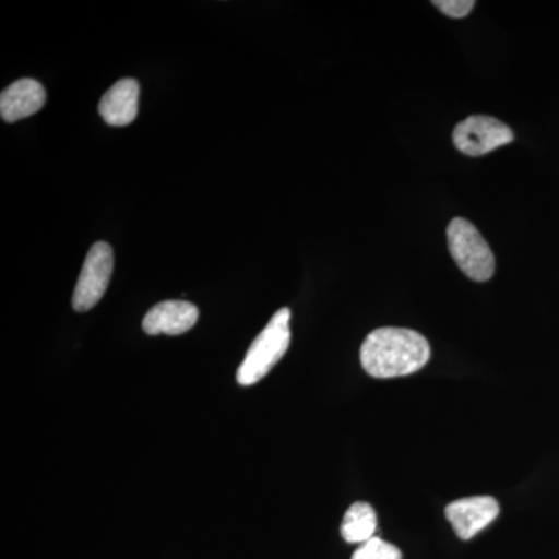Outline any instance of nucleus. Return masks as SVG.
<instances>
[{
    "label": "nucleus",
    "instance_id": "9b49d317",
    "mask_svg": "<svg viewBox=\"0 0 559 559\" xmlns=\"http://www.w3.org/2000/svg\"><path fill=\"white\" fill-rule=\"evenodd\" d=\"M352 559H403V555L392 544L373 536L367 543L360 544Z\"/></svg>",
    "mask_w": 559,
    "mask_h": 559
},
{
    "label": "nucleus",
    "instance_id": "6e6552de",
    "mask_svg": "<svg viewBox=\"0 0 559 559\" xmlns=\"http://www.w3.org/2000/svg\"><path fill=\"white\" fill-rule=\"evenodd\" d=\"M46 90L39 81L17 80L0 95V114L7 123H13L38 112L46 105Z\"/></svg>",
    "mask_w": 559,
    "mask_h": 559
},
{
    "label": "nucleus",
    "instance_id": "39448f33",
    "mask_svg": "<svg viewBox=\"0 0 559 559\" xmlns=\"http://www.w3.org/2000/svg\"><path fill=\"white\" fill-rule=\"evenodd\" d=\"M454 145L466 156H485L513 142L514 134L506 123L488 116H471L455 127Z\"/></svg>",
    "mask_w": 559,
    "mask_h": 559
},
{
    "label": "nucleus",
    "instance_id": "423d86ee",
    "mask_svg": "<svg viewBox=\"0 0 559 559\" xmlns=\"http://www.w3.org/2000/svg\"><path fill=\"white\" fill-rule=\"evenodd\" d=\"M444 513L459 538L468 540L496 521L499 516V503L491 496H474L451 502Z\"/></svg>",
    "mask_w": 559,
    "mask_h": 559
},
{
    "label": "nucleus",
    "instance_id": "0eeeda50",
    "mask_svg": "<svg viewBox=\"0 0 559 559\" xmlns=\"http://www.w3.org/2000/svg\"><path fill=\"white\" fill-rule=\"evenodd\" d=\"M200 311L193 304L183 300H167L151 308L143 319V330L151 336L168 334L178 336L197 325Z\"/></svg>",
    "mask_w": 559,
    "mask_h": 559
},
{
    "label": "nucleus",
    "instance_id": "f257e3e1",
    "mask_svg": "<svg viewBox=\"0 0 559 559\" xmlns=\"http://www.w3.org/2000/svg\"><path fill=\"white\" fill-rule=\"evenodd\" d=\"M430 358L429 342L409 329L371 331L360 347L362 369L373 378L407 377L421 370Z\"/></svg>",
    "mask_w": 559,
    "mask_h": 559
},
{
    "label": "nucleus",
    "instance_id": "f8f14e48",
    "mask_svg": "<svg viewBox=\"0 0 559 559\" xmlns=\"http://www.w3.org/2000/svg\"><path fill=\"white\" fill-rule=\"evenodd\" d=\"M433 5L443 11L447 16L462 20V17L468 16L476 2H473V0H437Z\"/></svg>",
    "mask_w": 559,
    "mask_h": 559
},
{
    "label": "nucleus",
    "instance_id": "1a4fd4ad",
    "mask_svg": "<svg viewBox=\"0 0 559 559\" xmlns=\"http://www.w3.org/2000/svg\"><path fill=\"white\" fill-rule=\"evenodd\" d=\"M139 95L138 80L123 79L117 81L103 95L100 105H98V112L110 127H127L138 117Z\"/></svg>",
    "mask_w": 559,
    "mask_h": 559
},
{
    "label": "nucleus",
    "instance_id": "9d476101",
    "mask_svg": "<svg viewBox=\"0 0 559 559\" xmlns=\"http://www.w3.org/2000/svg\"><path fill=\"white\" fill-rule=\"evenodd\" d=\"M378 520L373 507L366 502H356L345 513L342 522V538L348 544H364L373 538Z\"/></svg>",
    "mask_w": 559,
    "mask_h": 559
},
{
    "label": "nucleus",
    "instance_id": "f03ea898",
    "mask_svg": "<svg viewBox=\"0 0 559 559\" xmlns=\"http://www.w3.org/2000/svg\"><path fill=\"white\" fill-rule=\"evenodd\" d=\"M290 311L282 308L250 345L248 355L238 369L237 380L245 388L257 384L288 352L290 344Z\"/></svg>",
    "mask_w": 559,
    "mask_h": 559
},
{
    "label": "nucleus",
    "instance_id": "20e7f679",
    "mask_svg": "<svg viewBox=\"0 0 559 559\" xmlns=\"http://www.w3.org/2000/svg\"><path fill=\"white\" fill-rule=\"evenodd\" d=\"M114 270V252L108 242H95L92 246L83 270H81L75 293H73V310L79 312L90 311L102 297L105 296L109 286L110 275Z\"/></svg>",
    "mask_w": 559,
    "mask_h": 559
},
{
    "label": "nucleus",
    "instance_id": "7ed1b4c3",
    "mask_svg": "<svg viewBox=\"0 0 559 559\" xmlns=\"http://www.w3.org/2000/svg\"><path fill=\"white\" fill-rule=\"evenodd\" d=\"M452 259L474 282H488L495 275L496 260L480 231L463 218L451 221L447 230Z\"/></svg>",
    "mask_w": 559,
    "mask_h": 559
}]
</instances>
